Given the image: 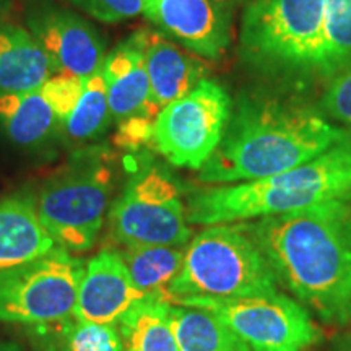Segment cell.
<instances>
[{"instance_id":"16","label":"cell","mask_w":351,"mask_h":351,"mask_svg":"<svg viewBox=\"0 0 351 351\" xmlns=\"http://www.w3.org/2000/svg\"><path fill=\"white\" fill-rule=\"evenodd\" d=\"M57 245L43 226L32 195L0 199V271L46 256Z\"/></svg>"},{"instance_id":"10","label":"cell","mask_w":351,"mask_h":351,"mask_svg":"<svg viewBox=\"0 0 351 351\" xmlns=\"http://www.w3.org/2000/svg\"><path fill=\"white\" fill-rule=\"evenodd\" d=\"M231 111L225 88L204 78L158 112L152 142L171 165L199 171L221 142Z\"/></svg>"},{"instance_id":"14","label":"cell","mask_w":351,"mask_h":351,"mask_svg":"<svg viewBox=\"0 0 351 351\" xmlns=\"http://www.w3.org/2000/svg\"><path fill=\"white\" fill-rule=\"evenodd\" d=\"M103 75L112 119L124 122L135 117H155L150 108V80L142 29L109 52L103 64Z\"/></svg>"},{"instance_id":"19","label":"cell","mask_w":351,"mask_h":351,"mask_svg":"<svg viewBox=\"0 0 351 351\" xmlns=\"http://www.w3.org/2000/svg\"><path fill=\"white\" fill-rule=\"evenodd\" d=\"M168 313L181 351H252L218 315L207 309L169 304Z\"/></svg>"},{"instance_id":"26","label":"cell","mask_w":351,"mask_h":351,"mask_svg":"<svg viewBox=\"0 0 351 351\" xmlns=\"http://www.w3.org/2000/svg\"><path fill=\"white\" fill-rule=\"evenodd\" d=\"M320 109L337 121L351 137V69L330 78L320 98Z\"/></svg>"},{"instance_id":"17","label":"cell","mask_w":351,"mask_h":351,"mask_svg":"<svg viewBox=\"0 0 351 351\" xmlns=\"http://www.w3.org/2000/svg\"><path fill=\"white\" fill-rule=\"evenodd\" d=\"M52 73L49 57L28 29L0 23V95L39 90Z\"/></svg>"},{"instance_id":"13","label":"cell","mask_w":351,"mask_h":351,"mask_svg":"<svg viewBox=\"0 0 351 351\" xmlns=\"http://www.w3.org/2000/svg\"><path fill=\"white\" fill-rule=\"evenodd\" d=\"M148 298L135 287L121 252L103 249L85 263L73 315L116 326L132 307Z\"/></svg>"},{"instance_id":"15","label":"cell","mask_w":351,"mask_h":351,"mask_svg":"<svg viewBox=\"0 0 351 351\" xmlns=\"http://www.w3.org/2000/svg\"><path fill=\"white\" fill-rule=\"evenodd\" d=\"M142 34L150 80V108L156 117L161 109L194 90L204 80L205 69L171 39H166L163 33L142 29Z\"/></svg>"},{"instance_id":"5","label":"cell","mask_w":351,"mask_h":351,"mask_svg":"<svg viewBox=\"0 0 351 351\" xmlns=\"http://www.w3.org/2000/svg\"><path fill=\"white\" fill-rule=\"evenodd\" d=\"M269 261L245 231L244 223L212 225L184 249L182 269L165 301L174 298H251L278 293Z\"/></svg>"},{"instance_id":"24","label":"cell","mask_w":351,"mask_h":351,"mask_svg":"<svg viewBox=\"0 0 351 351\" xmlns=\"http://www.w3.org/2000/svg\"><path fill=\"white\" fill-rule=\"evenodd\" d=\"M54 343L60 351H124L119 328L70 315L57 322Z\"/></svg>"},{"instance_id":"20","label":"cell","mask_w":351,"mask_h":351,"mask_svg":"<svg viewBox=\"0 0 351 351\" xmlns=\"http://www.w3.org/2000/svg\"><path fill=\"white\" fill-rule=\"evenodd\" d=\"M169 302L148 298L119 322L124 351H181L169 319Z\"/></svg>"},{"instance_id":"27","label":"cell","mask_w":351,"mask_h":351,"mask_svg":"<svg viewBox=\"0 0 351 351\" xmlns=\"http://www.w3.org/2000/svg\"><path fill=\"white\" fill-rule=\"evenodd\" d=\"M103 23H117L143 12V0H67Z\"/></svg>"},{"instance_id":"6","label":"cell","mask_w":351,"mask_h":351,"mask_svg":"<svg viewBox=\"0 0 351 351\" xmlns=\"http://www.w3.org/2000/svg\"><path fill=\"white\" fill-rule=\"evenodd\" d=\"M114 187L112 158L104 147H85L39 189L36 210L57 247L72 254L95 247Z\"/></svg>"},{"instance_id":"32","label":"cell","mask_w":351,"mask_h":351,"mask_svg":"<svg viewBox=\"0 0 351 351\" xmlns=\"http://www.w3.org/2000/svg\"><path fill=\"white\" fill-rule=\"evenodd\" d=\"M46 351H60V350H59V348H56V346H52V345H51L49 348H47Z\"/></svg>"},{"instance_id":"29","label":"cell","mask_w":351,"mask_h":351,"mask_svg":"<svg viewBox=\"0 0 351 351\" xmlns=\"http://www.w3.org/2000/svg\"><path fill=\"white\" fill-rule=\"evenodd\" d=\"M215 2L219 3V5H223L225 8H228L230 12H234V8L241 5V3H244L245 0H215Z\"/></svg>"},{"instance_id":"21","label":"cell","mask_w":351,"mask_h":351,"mask_svg":"<svg viewBox=\"0 0 351 351\" xmlns=\"http://www.w3.org/2000/svg\"><path fill=\"white\" fill-rule=\"evenodd\" d=\"M135 287L150 298L165 301L169 285L182 269L179 245H137L119 251Z\"/></svg>"},{"instance_id":"2","label":"cell","mask_w":351,"mask_h":351,"mask_svg":"<svg viewBox=\"0 0 351 351\" xmlns=\"http://www.w3.org/2000/svg\"><path fill=\"white\" fill-rule=\"evenodd\" d=\"M350 135L296 101L243 96L231 111L221 142L199 169L207 184L269 178L309 163Z\"/></svg>"},{"instance_id":"22","label":"cell","mask_w":351,"mask_h":351,"mask_svg":"<svg viewBox=\"0 0 351 351\" xmlns=\"http://www.w3.org/2000/svg\"><path fill=\"white\" fill-rule=\"evenodd\" d=\"M112 114L109 108L106 82L103 67L83 78V93L70 116L62 122L60 129L73 143L90 142L98 138L111 124Z\"/></svg>"},{"instance_id":"23","label":"cell","mask_w":351,"mask_h":351,"mask_svg":"<svg viewBox=\"0 0 351 351\" xmlns=\"http://www.w3.org/2000/svg\"><path fill=\"white\" fill-rule=\"evenodd\" d=\"M351 69V0H327L326 44L319 77L330 78Z\"/></svg>"},{"instance_id":"8","label":"cell","mask_w":351,"mask_h":351,"mask_svg":"<svg viewBox=\"0 0 351 351\" xmlns=\"http://www.w3.org/2000/svg\"><path fill=\"white\" fill-rule=\"evenodd\" d=\"M85 262L62 247L0 271V322L46 327L75 313Z\"/></svg>"},{"instance_id":"25","label":"cell","mask_w":351,"mask_h":351,"mask_svg":"<svg viewBox=\"0 0 351 351\" xmlns=\"http://www.w3.org/2000/svg\"><path fill=\"white\" fill-rule=\"evenodd\" d=\"M39 90L47 99V103L51 104V108L54 109L57 119L62 125V122L70 116L83 93V78L56 73L47 78Z\"/></svg>"},{"instance_id":"28","label":"cell","mask_w":351,"mask_h":351,"mask_svg":"<svg viewBox=\"0 0 351 351\" xmlns=\"http://www.w3.org/2000/svg\"><path fill=\"white\" fill-rule=\"evenodd\" d=\"M330 351H351V327H346L345 332L335 337Z\"/></svg>"},{"instance_id":"18","label":"cell","mask_w":351,"mask_h":351,"mask_svg":"<svg viewBox=\"0 0 351 351\" xmlns=\"http://www.w3.org/2000/svg\"><path fill=\"white\" fill-rule=\"evenodd\" d=\"M0 125L13 143L36 148L52 137L60 122L41 90L0 95Z\"/></svg>"},{"instance_id":"31","label":"cell","mask_w":351,"mask_h":351,"mask_svg":"<svg viewBox=\"0 0 351 351\" xmlns=\"http://www.w3.org/2000/svg\"><path fill=\"white\" fill-rule=\"evenodd\" d=\"M0 351H23L16 343L12 341H0Z\"/></svg>"},{"instance_id":"4","label":"cell","mask_w":351,"mask_h":351,"mask_svg":"<svg viewBox=\"0 0 351 351\" xmlns=\"http://www.w3.org/2000/svg\"><path fill=\"white\" fill-rule=\"evenodd\" d=\"M327 0H251L241 26V54L271 77L320 73Z\"/></svg>"},{"instance_id":"1","label":"cell","mask_w":351,"mask_h":351,"mask_svg":"<svg viewBox=\"0 0 351 351\" xmlns=\"http://www.w3.org/2000/svg\"><path fill=\"white\" fill-rule=\"evenodd\" d=\"M271 270L302 307L351 327V195L244 223Z\"/></svg>"},{"instance_id":"3","label":"cell","mask_w":351,"mask_h":351,"mask_svg":"<svg viewBox=\"0 0 351 351\" xmlns=\"http://www.w3.org/2000/svg\"><path fill=\"white\" fill-rule=\"evenodd\" d=\"M351 195V137L298 168L256 179L194 191L187 195L192 225L245 223Z\"/></svg>"},{"instance_id":"12","label":"cell","mask_w":351,"mask_h":351,"mask_svg":"<svg viewBox=\"0 0 351 351\" xmlns=\"http://www.w3.org/2000/svg\"><path fill=\"white\" fill-rule=\"evenodd\" d=\"M143 13L166 38L205 59L230 44L232 12L215 0H143Z\"/></svg>"},{"instance_id":"7","label":"cell","mask_w":351,"mask_h":351,"mask_svg":"<svg viewBox=\"0 0 351 351\" xmlns=\"http://www.w3.org/2000/svg\"><path fill=\"white\" fill-rule=\"evenodd\" d=\"M109 236L122 247L179 245L192 238L179 182L168 169L148 165L135 171L108 213Z\"/></svg>"},{"instance_id":"11","label":"cell","mask_w":351,"mask_h":351,"mask_svg":"<svg viewBox=\"0 0 351 351\" xmlns=\"http://www.w3.org/2000/svg\"><path fill=\"white\" fill-rule=\"evenodd\" d=\"M26 23L56 73L85 78L103 67L106 59L103 39L78 13L56 5H38L29 10Z\"/></svg>"},{"instance_id":"30","label":"cell","mask_w":351,"mask_h":351,"mask_svg":"<svg viewBox=\"0 0 351 351\" xmlns=\"http://www.w3.org/2000/svg\"><path fill=\"white\" fill-rule=\"evenodd\" d=\"M8 10H10V0H0V23L7 16Z\"/></svg>"},{"instance_id":"9","label":"cell","mask_w":351,"mask_h":351,"mask_svg":"<svg viewBox=\"0 0 351 351\" xmlns=\"http://www.w3.org/2000/svg\"><path fill=\"white\" fill-rule=\"evenodd\" d=\"M171 302L202 307L218 315L252 351H302L322 339L309 311L282 291L228 300L174 298Z\"/></svg>"}]
</instances>
